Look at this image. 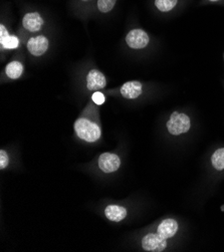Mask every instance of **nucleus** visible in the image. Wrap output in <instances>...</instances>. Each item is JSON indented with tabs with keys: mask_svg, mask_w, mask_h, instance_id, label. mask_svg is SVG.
Wrapping results in <instances>:
<instances>
[{
	"mask_svg": "<svg viewBox=\"0 0 224 252\" xmlns=\"http://www.w3.org/2000/svg\"><path fill=\"white\" fill-rule=\"evenodd\" d=\"M22 9L18 31L19 35L28 38L31 35L43 32L47 28V18L44 13L32 6Z\"/></svg>",
	"mask_w": 224,
	"mask_h": 252,
	"instance_id": "obj_2",
	"label": "nucleus"
},
{
	"mask_svg": "<svg viewBox=\"0 0 224 252\" xmlns=\"http://www.w3.org/2000/svg\"><path fill=\"white\" fill-rule=\"evenodd\" d=\"M148 89L146 85L141 81H128L124 83L120 88L112 90L109 94L123 97L127 100H136L145 95Z\"/></svg>",
	"mask_w": 224,
	"mask_h": 252,
	"instance_id": "obj_6",
	"label": "nucleus"
},
{
	"mask_svg": "<svg viewBox=\"0 0 224 252\" xmlns=\"http://www.w3.org/2000/svg\"><path fill=\"white\" fill-rule=\"evenodd\" d=\"M9 164V157L8 154L5 152L4 150L0 151V169L4 170L7 168Z\"/></svg>",
	"mask_w": 224,
	"mask_h": 252,
	"instance_id": "obj_18",
	"label": "nucleus"
},
{
	"mask_svg": "<svg viewBox=\"0 0 224 252\" xmlns=\"http://www.w3.org/2000/svg\"><path fill=\"white\" fill-rule=\"evenodd\" d=\"M223 61H224V54H223Z\"/></svg>",
	"mask_w": 224,
	"mask_h": 252,
	"instance_id": "obj_21",
	"label": "nucleus"
},
{
	"mask_svg": "<svg viewBox=\"0 0 224 252\" xmlns=\"http://www.w3.org/2000/svg\"><path fill=\"white\" fill-rule=\"evenodd\" d=\"M212 170L219 174H224V146L215 149L209 159Z\"/></svg>",
	"mask_w": 224,
	"mask_h": 252,
	"instance_id": "obj_16",
	"label": "nucleus"
},
{
	"mask_svg": "<svg viewBox=\"0 0 224 252\" xmlns=\"http://www.w3.org/2000/svg\"><path fill=\"white\" fill-rule=\"evenodd\" d=\"M165 128L170 136L181 137L191 131L192 118L184 111H173L165 123Z\"/></svg>",
	"mask_w": 224,
	"mask_h": 252,
	"instance_id": "obj_3",
	"label": "nucleus"
},
{
	"mask_svg": "<svg viewBox=\"0 0 224 252\" xmlns=\"http://www.w3.org/2000/svg\"><path fill=\"white\" fill-rule=\"evenodd\" d=\"M223 87H224V84H223Z\"/></svg>",
	"mask_w": 224,
	"mask_h": 252,
	"instance_id": "obj_22",
	"label": "nucleus"
},
{
	"mask_svg": "<svg viewBox=\"0 0 224 252\" xmlns=\"http://www.w3.org/2000/svg\"><path fill=\"white\" fill-rule=\"evenodd\" d=\"M26 46L31 57L41 58L48 52L51 40L45 33L40 32L29 36L26 40Z\"/></svg>",
	"mask_w": 224,
	"mask_h": 252,
	"instance_id": "obj_7",
	"label": "nucleus"
},
{
	"mask_svg": "<svg viewBox=\"0 0 224 252\" xmlns=\"http://www.w3.org/2000/svg\"><path fill=\"white\" fill-rule=\"evenodd\" d=\"M95 0H70L69 9L79 18L84 19L87 11L92 6Z\"/></svg>",
	"mask_w": 224,
	"mask_h": 252,
	"instance_id": "obj_17",
	"label": "nucleus"
},
{
	"mask_svg": "<svg viewBox=\"0 0 224 252\" xmlns=\"http://www.w3.org/2000/svg\"><path fill=\"white\" fill-rule=\"evenodd\" d=\"M107 78L103 71L97 69L96 67L93 66L90 67L86 73L84 79L85 89L89 93H96L101 90H104L107 87Z\"/></svg>",
	"mask_w": 224,
	"mask_h": 252,
	"instance_id": "obj_8",
	"label": "nucleus"
},
{
	"mask_svg": "<svg viewBox=\"0 0 224 252\" xmlns=\"http://www.w3.org/2000/svg\"><path fill=\"white\" fill-rule=\"evenodd\" d=\"M119 0H95L84 19L110 15L117 7Z\"/></svg>",
	"mask_w": 224,
	"mask_h": 252,
	"instance_id": "obj_10",
	"label": "nucleus"
},
{
	"mask_svg": "<svg viewBox=\"0 0 224 252\" xmlns=\"http://www.w3.org/2000/svg\"><path fill=\"white\" fill-rule=\"evenodd\" d=\"M190 0H150V9L158 16L171 17L186 8Z\"/></svg>",
	"mask_w": 224,
	"mask_h": 252,
	"instance_id": "obj_4",
	"label": "nucleus"
},
{
	"mask_svg": "<svg viewBox=\"0 0 224 252\" xmlns=\"http://www.w3.org/2000/svg\"><path fill=\"white\" fill-rule=\"evenodd\" d=\"M92 100H93L95 104L101 106V105H103L105 103V94L103 93L99 92V91L96 92L92 95Z\"/></svg>",
	"mask_w": 224,
	"mask_h": 252,
	"instance_id": "obj_19",
	"label": "nucleus"
},
{
	"mask_svg": "<svg viewBox=\"0 0 224 252\" xmlns=\"http://www.w3.org/2000/svg\"><path fill=\"white\" fill-rule=\"evenodd\" d=\"M201 6H205V5H220V6H224V0H200L199 2Z\"/></svg>",
	"mask_w": 224,
	"mask_h": 252,
	"instance_id": "obj_20",
	"label": "nucleus"
},
{
	"mask_svg": "<svg viewBox=\"0 0 224 252\" xmlns=\"http://www.w3.org/2000/svg\"><path fill=\"white\" fill-rule=\"evenodd\" d=\"M26 70L24 63L22 62L21 58L15 57L11 60L4 67L2 72V81L3 82H12L19 80Z\"/></svg>",
	"mask_w": 224,
	"mask_h": 252,
	"instance_id": "obj_12",
	"label": "nucleus"
},
{
	"mask_svg": "<svg viewBox=\"0 0 224 252\" xmlns=\"http://www.w3.org/2000/svg\"><path fill=\"white\" fill-rule=\"evenodd\" d=\"M97 165L103 173L111 174L119 170L121 167V159L117 154L106 152L99 155Z\"/></svg>",
	"mask_w": 224,
	"mask_h": 252,
	"instance_id": "obj_14",
	"label": "nucleus"
},
{
	"mask_svg": "<svg viewBox=\"0 0 224 252\" xmlns=\"http://www.w3.org/2000/svg\"><path fill=\"white\" fill-rule=\"evenodd\" d=\"M105 215L106 217L113 222H121L124 219H125L128 215L127 209L121 206V205H116V204H111L106 207L105 209Z\"/></svg>",
	"mask_w": 224,
	"mask_h": 252,
	"instance_id": "obj_15",
	"label": "nucleus"
},
{
	"mask_svg": "<svg viewBox=\"0 0 224 252\" xmlns=\"http://www.w3.org/2000/svg\"><path fill=\"white\" fill-rule=\"evenodd\" d=\"M169 246V240L154 230L146 233L141 239V247L147 252H163L166 251Z\"/></svg>",
	"mask_w": 224,
	"mask_h": 252,
	"instance_id": "obj_9",
	"label": "nucleus"
},
{
	"mask_svg": "<svg viewBox=\"0 0 224 252\" xmlns=\"http://www.w3.org/2000/svg\"><path fill=\"white\" fill-rule=\"evenodd\" d=\"M20 45V39L17 35L11 34L7 24L4 21H1L0 24V48H1L2 55L9 50L17 49Z\"/></svg>",
	"mask_w": 224,
	"mask_h": 252,
	"instance_id": "obj_13",
	"label": "nucleus"
},
{
	"mask_svg": "<svg viewBox=\"0 0 224 252\" xmlns=\"http://www.w3.org/2000/svg\"><path fill=\"white\" fill-rule=\"evenodd\" d=\"M154 231L159 233L164 238L171 240L178 235L180 231V223L176 218L166 217L156 224Z\"/></svg>",
	"mask_w": 224,
	"mask_h": 252,
	"instance_id": "obj_11",
	"label": "nucleus"
},
{
	"mask_svg": "<svg viewBox=\"0 0 224 252\" xmlns=\"http://www.w3.org/2000/svg\"><path fill=\"white\" fill-rule=\"evenodd\" d=\"M77 137L87 143H96L102 137V123L99 119L98 105L93 100L85 107L73 124Z\"/></svg>",
	"mask_w": 224,
	"mask_h": 252,
	"instance_id": "obj_1",
	"label": "nucleus"
},
{
	"mask_svg": "<svg viewBox=\"0 0 224 252\" xmlns=\"http://www.w3.org/2000/svg\"><path fill=\"white\" fill-rule=\"evenodd\" d=\"M125 43L129 49L139 52V50H144L151 46L152 37L144 29L135 27L127 32L125 35Z\"/></svg>",
	"mask_w": 224,
	"mask_h": 252,
	"instance_id": "obj_5",
	"label": "nucleus"
}]
</instances>
